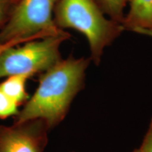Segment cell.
<instances>
[{
    "instance_id": "cell-1",
    "label": "cell",
    "mask_w": 152,
    "mask_h": 152,
    "mask_svg": "<svg viewBox=\"0 0 152 152\" xmlns=\"http://www.w3.org/2000/svg\"><path fill=\"white\" fill-rule=\"evenodd\" d=\"M90 61V58L70 56L41 73L37 90L15 115L14 123L41 119L49 130L59 124L76 94L84 87L85 71Z\"/></svg>"
},
{
    "instance_id": "cell-2",
    "label": "cell",
    "mask_w": 152,
    "mask_h": 152,
    "mask_svg": "<svg viewBox=\"0 0 152 152\" xmlns=\"http://www.w3.org/2000/svg\"><path fill=\"white\" fill-rule=\"evenodd\" d=\"M54 14L58 28L75 30L87 38L90 59L96 65L100 63L104 49L124 30L122 24L106 17L94 0H58Z\"/></svg>"
},
{
    "instance_id": "cell-3",
    "label": "cell",
    "mask_w": 152,
    "mask_h": 152,
    "mask_svg": "<svg viewBox=\"0 0 152 152\" xmlns=\"http://www.w3.org/2000/svg\"><path fill=\"white\" fill-rule=\"evenodd\" d=\"M68 38L70 34L64 31L6 49L0 54V78L15 75L30 78L47 71L62 59L60 46Z\"/></svg>"
},
{
    "instance_id": "cell-4",
    "label": "cell",
    "mask_w": 152,
    "mask_h": 152,
    "mask_svg": "<svg viewBox=\"0 0 152 152\" xmlns=\"http://www.w3.org/2000/svg\"><path fill=\"white\" fill-rule=\"evenodd\" d=\"M58 0H19L0 28V45L15 39L29 40L64 32L55 24L53 14Z\"/></svg>"
},
{
    "instance_id": "cell-5",
    "label": "cell",
    "mask_w": 152,
    "mask_h": 152,
    "mask_svg": "<svg viewBox=\"0 0 152 152\" xmlns=\"http://www.w3.org/2000/svg\"><path fill=\"white\" fill-rule=\"evenodd\" d=\"M49 130L41 119L0 125V152H43Z\"/></svg>"
},
{
    "instance_id": "cell-6",
    "label": "cell",
    "mask_w": 152,
    "mask_h": 152,
    "mask_svg": "<svg viewBox=\"0 0 152 152\" xmlns=\"http://www.w3.org/2000/svg\"><path fill=\"white\" fill-rule=\"evenodd\" d=\"M129 10L122 22L124 30L152 31V0H129Z\"/></svg>"
},
{
    "instance_id": "cell-7",
    "label": "cell",
    "mask_w": 152,
    "mask_h": 152,
    "mask_svg": "<svg viewBox=\"0 0 152 152\" xmlns=\"http://www.w3.org/2000/svg\"><path fill=\"white\" fill-rule=\"evenodd\" d=\"M28 79L29 77L22 75L9 76L0 83V90L20 106L29 98L26 90Z\"/></svg>"
},
{
    "instance_id": "cell-8",
    "label": "cell",
    "mask_w": 152,
    "mask_h": 152,
    "mask_svg": "<svg viewBox=\"0 0 152 152\" xmlns=\"http://www.w3.org/2000/svg\"><path fill=\"white\" fill-rule=\"evenodd\" d=\"M99 8L109 18L122 24L125 8L129 0H94Z\"/></svg>"
},
{
    "instance_id": "cell-9",
    "label": "cell",
    "mask_w": 152,
    "mask_h": 152,
    "mask_svg": "<svg viewBox=\"0 0 152 152\" xmlns=\"http://www.w3.org/2000/svg\"><path fill=\"white\" fill-rule=\"evenodd\" d=\"M18 104L0 90V118L5 119L18 113Z\"/></svg>"
},
{
    "instance_id": "cell-10",
    "label": "cell",
    "mask_w": 152,
    "mask_h": 152,
    "mask_svg": "<svg viewBox=\"0 0 152 152\" xmlns=\"http://www.w3.org/2000/svg\"><path fill=\"white\" fill-rule=\"evenodd\" d=\"M19 0H0V28L8 20Z\"/></svg>"
},
{
    "instance_id": "cell-11",
    "label": "cell",
    "mask_w": 152,
    "mask_h": 152,
    "mask_svg": "<svg viewBox=\"0 0 152 152\" xmlns=\"http://www.w3.org/2000/svg\"><path fill=\"white\" fill-rule=\"evenodd\" d=\"M140 152H152V119L150 122L149 128L143 141L141 147L139 149Z\"/></svg>"
},
{
    "instance_id": "cell-12",
    "label": "cell",
    "mask_w": 152,
    "mask_h": 152,
    "mask_svg": "<svg viewBox=\"0 0 152 152\" xmlns=\"http://www.w3.org/2000/svg\"><path fill=\"white\" fill-rule=\"evenodd\" d=\"M28 41H31V40H29V39H13V40L8 42L1 44V45H0V54H1L3 52H4L6 49L9 48V47L21 45V44L26 42H28Z\"/></svg>"
},
{
    "instance_id": "cell-13",
    "label": "cell",
    "mask_w": 152,
    "mask_h": 152,
    "mask_svg": "<svg viewBox=\"0 0 152 152\" xmlns=\"http://www.w3.org/2000/svg\"><path fill=\"white\" fill-rule=\"evenodd\" d=\"M134 32L135 33L142 34V35H145L150 36V37H152V31L151 30H144V29H137L135 30Z\"/></svg>"
},
{
    "instance_id": "cell-14",
    "label": "cell",
    "mask_w": 152,
    "mask_h": 152,
    "mask_svg": "<svg viewBox=\"0 0 152 152\" xmlns=\"http://www.w3.org/2000/svg\"><path fill=\"white\" fill-rule=\"evenodd\" d=\"M133 152H140V151H139V149H134V151H133Z\"/></svg>"
}]
</instances>
